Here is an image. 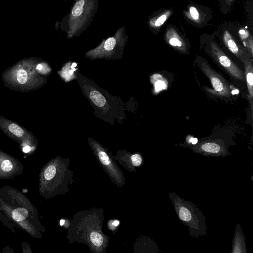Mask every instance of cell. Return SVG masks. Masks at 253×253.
<instances>
[{
  "mask_svg": "<svg viewBox=\"0 0 253 253\" xmlns=\"http://www.w3.org/2000/svg\"><path fill=\"white\" fill-rule=\"evenodd\" d=\"M104 214L102 209L94 208L75 214L68 227L70 243L84 244L92 253H106L110 237L102 231Z\"/></svg>",
  "mask_w": 253,
  "mask_h": 253,
  "instance_id": "obj_1",
  "label": "cell"
},
{
  "mask_svg": "<svg viewBox=\"0 0 253 253\" xmlns=\"http://www.w3.org/2000/svg\"><path fill=\"white\" fill-rule=\"evenodd\" d=\"M98 0H75L69 12L56 28L60 27L68 39L79 36L93 20Z\"/></svg>",
  "mask_w": 253,
  "mask_h": 253,
  "instance_id": "obj_2",
  "label": "cell"
},
{
  "mask_svg": "<svg viewBox=\"0 0 253 253\" xmlns=\"http://www.w3.org/2000/svg\"><path fill=\"white\" fill-rule=\"evenodd\" d=\"M169 195L178 219L188 227L189 234L197 238L207 236L206 218L198 207L175 192H169Z\"/></svg>",
  "mask_w": 253,
  "mask_h": 253,
  "instance_id": "obj_3",
  "label": "cell"
},
{
  "mask_svg": "<svg viewBox=\"0 0 253 253\" xmlns=\"http://www.w3.org/2000/svg\"><path fill=\"white\" fill-rule=\"evenodd\" d=\"M91 146L97 161L112 182L118 187H123L126 183L125 176L113 156L97 143H92Z\"/></svg>",
  "mask_w": 253,
  "mask_h": 253,
  "instance_id": "obj_4",
  "label": "cell"
},
{
  "mask_svg": "<svg viewBox=\"0 0 253 253\" xmlns=\"http://www.w3.org/2000/svg\"><path fill=\"white\" fill-rule=\"evenodd\" d=\"M210 53L213 61L231 77L239 81L245 80L244 73L214 42L210 44Z\"/></svg>",
  "mask_w": 253,
  "mask_h": 253,
  "instance_id": "obj_5",
  "label": "cell"
},
{
  "mask_svg": "<svg viewBox=\"0 0 253 253\" xmlns=\"http://www.w3.org/2000/svg\"><path fill=\"white\" fill-rule=\"evenodd\" d=\"M189 146L194 152L206 157H225L231 155L225 141L219 138L201 140Z\"/></svg>",
  "mask_w": 253,
  "mask_h": 253,
  "instance_id": "obj_6",
  "label": "cell"
},
{
  "mask_svg": "<svg viewBox=\"0 0 253 253\" xmlns=\"http://www.w3.org/2000/svg\"><path fill=\"white\" fill-rule=\"evenodd\" d=\"M199 65L201 71L209 79L213 88L212 94L220 97H229L231 91L224 78L213 70L207 61H201Z\"/></svg>",
  "mask_w": 253,
  "mask_h": 253,
  "instance_id": "obj_7",
  "label": "cell"
},
{
  "mask_svg": "<svg viewBox=\"0 0 253 253\" xmlns=\"http://www.w3.org/2000/svg\"><path fill=\"white\" fill-rule=\"evenodd\" d=\"M114 159L130 172L136 171V168L141 167L143 163V157L139 153H120L116 155Z\"/></svg>",
  "mask_w": 253,
  "mask_h": 253,
  "instance_id": "obj_8",
  "label": "cell"
},
{
  "mask_svg": "<svg viewBox=\"0 0 253 253\" xmlns=\"http://www.w3.org/2000/svg\"><path fill=\"white\" fill-rule=\"evenodd\" d=\"M222 41L227 49L243 62L245 60L250 58L248 57L247 53L235 40L230 33L226 30L222 34Z\"/></svg>",
  "mask_w": 253,
  "mask_h": 253,
  "instance_id": "obj_9",
  "label": "cell"
},
{
  "mask_svg": "<svg viewBox=\"0 0 253 253\" xmlns=\"http://www.w3.org/2000/svg\"><path fill=\"white\" fill-rule=\"evenodd\" d=\"M164 37L166 41L177 50L182 52L187 51V45L184 40L174 28H168Z\"/></svg>",
  "mask_w": 253,
  "mask_h": 253,
  "instance_id": "obj_10",
  "label": "cell"
},
{
  "mask_svg": "<svg viewBox=\"0 0 253 253\" xmlns=\"http://www.w3.org/2000/svg\"><path fill=\"white\" fill-rule=\"evenodd\" d=\"M232 253H247L246 237L239 224L236 226L232 246Z\"/></svg>",
  "mask_w": 253,
  "mask_h": 253,
  "instance_id": "obj_11",
  "label": "cell"
},
{
  "mask_svg": "<svg viewBox=\"0 0 253 253\" xmlns=\"http://www.w3.org/2000/svg\"><path fill=\"white\" fill-rule=\"evenodd\" d=\"M245 77L249 95L252 111L253 109V65L252 59L249 58L243 62Z\"/></svg>",
  "mask_w": 253,
  "mask_h": 253,
  "instance_id": "obj_12",
  "label": "cell"
},
{
  "mask_svg": "<svg viewBox=\"0 0 253 253\" xmlns=\"http://www.w3.org/2000/svg\"><path fill=\"white\" fill-rule=\"evenodd\" d=\"M172 13L171 10L166 9L155 14L149 19V27L153 31H158Z\"/></svg>",
  "mask_w": 253,
  "mask_h": 253,
  "instance_id": "obj_13",
  "label": "cell"
},
{
  "mask_svg": "<svg viewBox=\"0 0 253 253\" xmlns=\"http://www.w3.org/2000/svg\"><path fill=\"white\" fill-rule=\"evenodd\" d=\"M89 97L93 102L98 107L103 106L106 103L105 97L102 94L96 90L91 91Z\"/></svg>",
  "mask_w": 253,
  "mask_h": 253,
  "instance_id": "obj_14",
  "label": "cell"
},
{
  "mask_svg": "<svg viewBox=\"0 0 253 253\" xmlns=\"http://www.w3.org/2000/svg\"><path fill=\"white\" fill-rule=\"evenodd\" d=\"M186 15L194 22L199 23L201 20V14L197 8L194 6H190L188 11L186 12Z\"/></svg>",
  "mask_w": 253,
  "mask_h": 253,
  "instance_id": "obj_15",
  "label": "cell"
},
{
  "mask_svg": "<svg viewBox=\"0 0 253 253\" xmlns=\"http://www.w3.org/2000/svg\"><path fill=\"white\" fill-rule=\"evenodd\" d=\"M27 210L24 208H17L13 210L12 212V218L16 221H21L28 216Z\"/></svg>",
  "mask_w": 253,
  "mask_h": 253,
  "instance_id": "obj_16",
  "label": "cell"
},
{
  "mask_svg": "<svg viewBox=\"0 0 253 253\" xmlns=\"http://www.w3.org/2000/svg\"><path fill=\"white\" fill-rule=\"evenodd\" d=\"M10 131L18 137L22 136L24 134L23 130L15 124H10L8 126Z\"/></svg>",
  "mask_w": 253,
  "mask_h": 253,
  "instance_id": "obj_17",
  "label": "cell"
},
{
  "mask_svg": "<svg viewBox=\"0 0 253 253\" xmlns=\"http://www.w3.org/2000/svg\"><path fill=\"white\" fill-rule=\"evenodd\" d=\"M17 81L21 84H25L27 80V72L23 69L19 70L17 74Z\"/></svg>",
  "mask_w": 253,
  "mask_h": 253,
  "instance_id": "obj_18",
  "label": "cell"
},
{
  "mask_svg": "<svg viewBox=\"0 0 253 253\" xmlns=\"http://www.w3.org/2000/svg\"><path fill=\"white\" fill-rule=\"evenodd\" d=\"M245 45L246 46L247 49L249 51L251 55L253 57V37L251 35L246 40Z\"/></svg>",
  "mask_w": 253,
  "mask_h": 253,
  "instance_id": "obj_19",
  "label": "cell"
},
{
  "mask_svg": "<svg viewBox=\"0 0 253 253\" xmlns=\"http://www.w3.org/2000/svg\"><path fill=\"white\" fill-rule=\"evenodd\" d=\"M1 167L3 171H9L12 169V164L10 161L6 160L2 163Z\"/></svg>",
  "mask_w": 253,
  "mask_h": 253,
  "instance_id": "obj_20",
  "label": "cell"
},
{
  "mask_svg": "<svg viewBox=\"0 0 253 253\" xmlns=\"http://www.w3.org/2000/svg\"><path fill=\"white\" fill-rule=\"evenodd\" d=\"M119 224L120 221L118 220L108 221V227L110 230L114 231L117 229V227L119 226Z\"/></svg>",
  "mask_w": 253,
  "mask_h": 253,
  "instance_id": "obj_21",
  "label": "cell"
},
{
  "mask_svg": "<svg viewBox=\"0 0 253 253\" xmlns=\"http://www.w3.org/2000/svg\"><path fill=\"white\" fill-rule=\"evenodd\" d=\"M239 35L241 39L245 43L250 36L248 31L245 29H242L239 31Z\"/></svg>",
  "mask_w": 253,
  "mask_h": 253,
  "instance_id": "obj_22",
  "label": "cell"
},
{
  "mask_svg": "<svg viewBox=\"0 0 253 253\" xmlns=\"http://www.w3.org/2000/svg\"><path fill=\"white\" fill-rule=\"evenodd\" d=\"M30 150V147L29 146H26L23 149V151L25 153H28Z\"/></svg>",
  "mask_w": 253,
  "mask_h": 253,
  "instance_id": "obj_23",
  "label": "cell"
},
{
  "mask_svg": "<svg viewBox=\"0 0 253 253\" xmlns=\"http://www.w3.org/2000/svg\"><path fill=\"white\" fill-rule=\"evenodd\" d=\"M225 0V2L227 4H228V5H230L232 4V3L233 2V1H234V0Z\"/></svg>",
  "mask_w": 253,
  "mask_h": 253,
  "instance_id": "obj_24",
  "label": "cell"
},
{
  "mask_svg": "<svg viewBox=\"0 0 253 253\" xmlns=\"http://www.w3.org/2000/svg\"><path fill=\"white\" fill-rule=\"evenodd\" d=\"M42 66L41 64H39L37 66V69H38V70H41L42 69Z\"/></svg>",
  "mask_w": 253,
  "mask_h": 253,
  "instance_id": "obj_25",
  "label": "cell"
}]
</instances>
